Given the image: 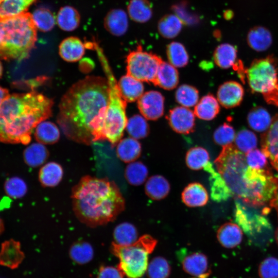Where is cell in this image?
<instances>
[{
    "instance_id": "6da1fadb",
    "label": "cell",
    "mask_w": 278,
    "mask_h": 278,
    "mask_svg": "<svg viewBox=\"0 0 278 278\" xmlns=\"http://www.w3.org/2000/svg\"><path fill=\"white\" fill-rule=\"evenodd\" d=\"M109 93L107 79L96 76H88L68 90L61 99L57 116V122L68 138L86 145L105 141Z\"/></svg>"
},
{
    "instance_id": "7a4b0ae2",
    "label": "cell",
    "mask_w": 278,
    "mask_h": 278,
    "mask_svg": "<svg viewBox=\"0 0 278 278\" xmlns=\"http://www.w3.org/2000/svg\"><path fill=\"white\" fill-rule=\"evenodd\" d=\"M217 170L235 197L246 204L262 206L269 202L276 185V178L269 169H257L247 163L245 153L231 144L214 161Z\"/></svg>"
},
{
    "instance_id": "3957f363",
    "label": "cell",
    "mask_w": 278,
    "mask_h": 278,
    "mask_svg": "<svg viewBox=\"0 0 278 278\" xmlns=\"http://www.w3.org/2000/svg\"><path fill=\"white\" fill-rule=\"evenodd\" d=\"M71 198L77 218L91 227L114 220L125 209V200L118 187L107 178L82 177L73 187Z\"/></svg>"
},
{
    "instance_id": "277c9868",
    "label": "cell",
    "mask_w": 278,
    "mask_h": 278,
    "mask_svg": "<svg viewBox=\"0 0 278 278\" xmlns=\"http://www.w3.org/2000/svg\"><path fill=\"white\" fill-rule=\"evenodd\" d=\"M53 104L36 91L9 95L0 106V141L29 143L33 130L52 115Z\"/></svg>"
},
{
    "instance_id": "5b68a950",
    "label": "cell",
    "mask_w": 278,
    "mask_h": 278,
    "mask_svg": "<svg viewBox=\"0 0 278 278\" xmlns=\"http://www.w3.org/2000/svg\"><path fill=\"white\" fill-rule=\"evenodd\" d=\"M37 39V28L30 13L0 20L1 59L21 61L27 58Z\"/></svg>"
},
{
    "instance_id": "8992f818",
    "label": "cell",
    "mask_w": 278,
    "mask_h": 278,
    "mask_svg": "<svg viewBox=\"0 0 278 278\" xmlns=\"http://www.w3.org/2000/svg\"><path fill=\"white\" fill-rule=\"evenodd\" d=\"M109 86V102L104 122V137L114 147L121 140L127 123V102L121 97L117 82L102 50L95 44Z\"/></svg>"
},
{
    "instance_id": "52a82bcc",
    "label": "cell",
    "mask_w": 278,
    "mask_h": 278,
    "mask_svg": "<svg viewBox=\"0 0 278 278\" xmlns=\"http://www.w3.org/2000/svg\"><path fill=\"white\" fill-rule=\"evenodd\" d=\"M157 240L149 235L141 236L134 243L121 246L113 242L111 251L119 259L118 268L128 278H141L147 271L148 256Z\"/></svg>"
},
{
    "instance_id": "ba28073f",
    "label": "cell",
    "mask_w": 278,
    "mask_h": 278,
    "mask_svg": "<svg viewBox=\"0 0 278 278\" xmlns=\"http://www.w3.org/2000/svg\"><path fill=\"white\" fill-rule=\"evenodd\" d=\"M246 75L253 92L262 94L267 102L278 105V71L274 57L255 59Z\"/></svg>"
},
{
    "instance_id": "9c48e42d",
    "label": "cell",
    "mask_w": 278,
    "mask_h": 278,
    "mask_svg": "<svg viewBox=\"0 0 278 278\" xmlns=\"http://www.w3.org/2000/svg\"><path fill=\"white\" fill-rule=\"evenodd\" d=\"M162 61L158 56L137 47L127 56V74L140 81L153 83Z\"/></svg>"
},
{
    "instance_id": "30bf717a",
    "label": "cell",
    "mask_w": 278,
    "mask_h": 278,
    "mask_svg": "<svg viewBox=\"0 0 278 278\" xmlns=\"http://www.w3.org/2000/svg\"><path fill=\"white\" fill-rule=\"evenodd\" d=\"M241 201V200H240ZM235 220L241 229L247 234L253 235L259 233L265 228H270L268 221L258 214H253L248 211L245 203L236 199L235 210Z\"/></svg>"
},
{
    "instance_id": "8fae6325",
    "label": "cell",
    "mask_w": 278,
    "mask_h": 278,
    "mask_svg": "<svg viewBox=\"0 0 278 278\" xmlns=\"http://www.w3.org/2000/svg\"><path fill=\"white\" fill-rule=\"evenodd\" d=\"M138 108L146 119L155 120L164 113V98L157 91L144 93L137 100Z\"/></svg>"
},
{
    "instance_id": "7c38bea8",
    "label": "cell",
    "mask_w": 278,
    "mask_h": 278,
    "mask_svg": "<svg viewBox=\"0 0 278 278\" xmlns=\"http://www.w3.org/2000/svg\"><path fill=\"white\" fill-rule=\"evenodd\" d=\"M167 119L170 127L177 133L187 134L195 129V115L188 108L179 106L172 109Z\"/></svg>"
},
{
    "instance_id": "4fadbf2b",
    "label": "cell",
    "mask_w": 278,
    "mask_h": 278,
    "mask_svg": "<svg viewBox=\"0 0 278 278\" xmlns=\"http://www.w3.org/2000/svg\"><path fill=\"white\" fill-rule=\"evenodd\" d=\"M260 143L262 150L278 171V114L272 118L270 127L262 134Z\"/></svg>"
},
{
    "instance_id": "5bb4252c",
    "label": "cell",
    "mask_w": 278,
    "mask_h": 278,
    "mask_svg": "<svg viewBox=\"0 0 278 278\" xmlns=\"http://www.w3.org/2000/svg\"><path fill=\"white\" fill-rule=\"evenodd\" d=\"M244 96L242 86L235 81L224 82L219 87L217 93L219 103L227 109L238 106L242 102Z\"/></svg>"
},
{
    "instance_id": "9a60e30c",
    "label": "cell",
    "mask_w": 278,
    "mask_h": 278,
    "mask_svg": "<svg viewBox=\"0 0 278 278\" xmlns=\"http://www.w3.org/2000/svg\"><path fill=\"white\" fill-rule=\"evenodd\" d=\"M183 270L197 278H207L211 273L207 258L200 252L192 253L182 260Z\"/></svg>"
},
{
    "instance_id": "2e32d148",
    "label": "cell",
    "mask_w": 278,
    "mask_h": 278,
    "mask_svg": "<svg viewBox=\"0 0 278 278\" xmlns=\"http://www.w3.org/2000/svg\"><path fill=\"white\" fill-rule=\"evenodd\" d=\"M24 254L19 241L10 239L3 242L0 250V265L14 269L22 262Z\"/></svg>"
},
{
    "instance_id": "e0dca14e",
    "label": "cell",
    "mask_w": 278,
    "mask_h": 278,
    "mask_svg": "<svg viewBox=\"0 0 278 278\" xmlns=\"http://www.w3.org/2000/svg\"><path fill=\"white\" fill-rule=\"evenodd\" d=\"M248 46L256 51L267 50L272 45V35L270 30L263 26H255L251 28L247 34Z\"/></svg>"
},
{
    "instance_id": "ac0fdd59",
    "label": "cell",
    "mask_w": 278,
    "mask_h": 278,
    "mask_svg": "<svg viewBox=\"0 0 278 278\" xmlns=\"http://www.w3.org/2000/svg\"><path fill=\"white\" fill-rule=\"evenodd\" d=\"M203 169L210 174L211 196L214 201L222 202L233 197L224 180L211 162Z\"/></svg>"
},
{
    "instance_id": "d6986e66",
    "label": "cell",
    "mask_w": 278,
    "mask_h": 278,
    "mask_svg": "<svg viewBox=\"0 0 278 278\" xmlns=\"http://www.w3.org/2000/svg\"><path fill=\"white\" fill-rule=\"evenodd\" d=\"M117 86L121 97L127 102L138 100L144 94V87L142 81L128 74L120 78Z\"/></svg>"
},
{
    "instance_id": "ffe728a7",
    "label": "cell",
    "mask_w": 278,
    "mask_h": 278,
    "mask_svg": "<svg viewBox=\"0 0 278 278\" xmlns=\"http://www.w3.org/2000/svg\"><path fill=\"white\" fill-rule=\"evenodd\" d=\"M181 198L183 203L189 207H200L206 204L208 195L206 188L198 182L189 184L183 190Z\"/></svg>"
},
{
    "instance_id": "44dd1931",
    "label": "cell",
    "mask_w": 278,
    "mask_h": 278,
    "mask_svg": "<svg viewBox=\"0 0 278 278\" xmlns=\"http://www.w3.org/2000/svg\"><path fill=\"white\" fill-rule=\"evenodd\" d=\"M242 229L234 223L227 222L221 225L217 232V238L222 246L233 248L238 246L242 239Z\"/></svg>"
},
{
    "instance_id": "7402d4cb",
    "label": "cell",
    "mask_w": 278,
    "mask_h": 278,
    "mask_svg": "<svg viewBox=\"0 0 278 278\" xmlns=\"http://www.w3.org/2000/svg\"><path fill=\"white\" fill-rule=\"evenodd\" d=\"M85 46L78 38L68 37L61 42L59 45V55L65 61L76 62L84 54Z\"/></svg>"
},
{
    "instance_id": "603a6c76",
    "label": "cell",
    "mask_w": 278,
    "mask_h": 278,
    "mask_svg": "<svg viewBox=\"0 0 278 278\" xmlns=\"http://www.w3.org/2000/svg\"><path fill=\"white\" fill-rule=\"evenodd\" d=\"M179 83V73L176 67L162 61L153 84L167 90L175 89Z\"/></svg>"
},
{
    "instance_id": "cb8c5ba5",
    "label": "cell",
    "mask_w": 278,
    "mask_h": 278,
    "mask_svg": "<svg viewBox=\"0 0 278 278\" xmlns=\"http://www.w3.org/2000/svg\"><path fill=\"white\" fill-rule=\"evenodd\" d=\"M105 26L110 33L114 36L123 35L127 31L128 27L127 13L120 9H112L105 18Z\"/></svg>"
},
{
    "instance_id": "d4e9b609",
    "label": "cell",
    "mask_w": 278,
    "mask_h": 278,
    "mask_svg": "<svg viewBox=\"0 0 278 278\" xmlns=\"http://www.w3.org/2000/svg\"><path fill=\"white\" fill-rule=\"evenodd\" d=\"M142 147L140 143L133 137L120 140L117 143L116 154L118 158L125 163H131L140 156Z\"/></svg>"
},
{
    "instance_id": "484cf974",
    "label": "cell",
    "mask_w": 278,
    "mask_h": 278,
    "mask_svg": "<svg viewBox=\"0 0 278 278\" xmlns=\"http://www.w3.org/2000/svg\"><path fill=\"white\" fill-rule=\"evenodd\" d=\"M170 186L168 180L161 175L150 177L145 185L146 195L151 199L160 200L165 198L169 194Z\"/></svg>"
},
{
    "instance_id": "4316f807",
    "label": "cell",
    "mask_w": 278,
    "mask_h": 278,
    "mask_svg": "<svg viewBox=\"0 0 278 278\" xmlns=\"http://www.w3.org/2000/svg\"><path fill=\"white\" fill-rule=\"evenodd\" d=\"M219 102L213 95L207 94L202 97L195 106V115L204 120L213 119L220 110Z\"/></svg>"
},
{
    "instance_id": "83f0119b",
    "label": "cell",
    "mask_w": 278,
    "mask_h": 278,
    "mask_svg": "<svg viewBox=\"0 0 278 278\" xmlns=\"http://www.w3.org/2000/svg\"><path fill=\"white\" fill-rule=\"evenodd\" d=\"M237 50L229 43H222L215 49L213 58L216 64L223 69H228L237 64Z\"/></svg>"
},
{
    "instance_id": "f1b7e54d",
    "label": "cell",
    "mask_w": 278,
    "mask_h": 278,
    "mask_svg": "<svg viewBox=\"0 0 278 278\" xmlns=\"http://www.w3.org/2000/svg\"><path fill=\"white\" fill-rule=\"evenodd\" d=\"M63 175L62 166L55 162H51L43 166L39 172V180L44 187H54L61 181Z\"/></svg>"
},
{
    "instance_id": "f546056e",
    "label": "cell",
    "mask_w": 278,
    "mask_h": 278,
    "mask_svg": "<svg viewBox=\"0 0 278 278\" xmlns=\"http://www.w3.org/2000/svg\"><path fill=\"white\" fill-rule=\"evenodd\" d=\"M272 119L268 111L262 107L252 108L247 116L249 127L258 132H265L270 127Z\"/></svg>"
},
{
    "instance_id": "4dcf8cb0",
    "label": "cell",
    "mask_w": 278,
    "mask_h": 278,
    "mask_svg": "<svg viewBox=\"0 0 278 278\" xmlns=\"http://www.w3.org/2000/svg\"><path fill=\"white\" fill-rule=\"evenodd\" d=\"M37 0H0V20L26 12Z\"/></svg>"
},
{
    "instance_id": "1f68e13d",
    "label": "cell",
    "mask_w": 278,
    "mask_h": 278,
    "mask_svg": "<svg viewBox=\"0 0 278 278\" xmlns=\"http://www.w3.org/2000/svg\"><path fill=\"white\" fill-rule=\"evenodd\" d=\"M127 10L130 18L138 23L148 21L152 14V5L148 0H131Z\"/></svg>"
},
{
    "instance_id": "d6a6232c",
    "label": "cell",
    "mask_w": 278,
    "mask_h": 278,
    "mask_svg": "<svg viewBox=\"0 0 278 278\" xmlns=\"http://www.w3.org/2000/svg\"><path fill=\"white\" fill-rule=\"evenodd\" d=\"M56 19L57 24L61 29L70 31L78 27L80 16L76 9L70 6H66L59 10Z\"/></svg>"
},
{
    "instance_id": "836d02e7",
    "label": "cell",
    "mask_w": 278,
    "mask_h": 278,
    "mask_svg": "<svg viewBox=\"0 0 278 278\" xmlns=\"http://www.w3.org/2000/svg\"><path fill=\"white\" fill-rule=\"evenodd\" d=\"M49 157L47 148L40 143H33L24 151L23 158L27 165L36 167L44 164Z\"/></svg>"
},
{
    "instance_id": "e575fe53",
    "label": "cell",
    "mask_w": 278,
    "mask_h": 278,
    "mask_svg": "<svg viewBox=\"0 0 278 278\" xmlns=\"http://www.w3.org/2000/svg\"><path fill=\"white\" fill-rule=\"evenodd\" d=\"M34 137L42 144H53L60 138V131L57 126L49 121H42L36 127Z\"/></svg>"
},
{
    "instance_id": "d590c367",
    "label": "cell",
    "mask_w": 278,
    "mask_h": 278,
    "mask_svg": "<svg viewBox=\"0 0 278 278\" xmlns=\"http://www.w3.org/2000/svg\"><path fill=\"white\" fill-rule=\"evenodd\" d=\"M182 26V21L179 16L172 14H167L159 21L158 30L163 37L171 39L178 35Z\"/></svg>"
},
{
    "instance_id": "8d00e7d4",
    "label": "cell",
    "mask_w": 278,
    "mask_h": 278,
    "mask_svg": "<svg viewBox=\"0 0 278 278\" xmlns=\"http://www.w3.org/2000/svg\"><path fill=\"white\" fill-rule=\"evenodd\" d=\"M113 237L114 242L121 246L131 245L139 238L136 227L129 222H123L117 225L114 230Z\"/></svg>"
},
{
    "instance_id": "74e56055",
    "label": "cell",
    "mask_w": 278,
    "mask_h": 278,
    "mask_svg": "<svg viewBox=\"0 0 278 278\" xmlns=\"http://www.w3.org/2000/svg\"><path fill=\"white\" fill-rule=\"evenodd\" d=\"M208 151L201 147L190 148L186 154L185 162L187 167L194 170L204 169L210 162Z\"/></svg>"
},
{
    "instance_id": "f35d334b",
    "label": "cell",
    "mask_w": 278,
    "mask_h": 278,
    "mask_svg": "<svg viewBox=\"0 0 278 278\" xmlns=\"http://www.w3.org/2000/svg\"><path fill=\"white\" fill-rule=\"evenodd\" d=\"M169 63L175 67H183L189 61V56L184 46L178 42L169 43L166 49Z\"/></svg>"
},
{
    "instance_id": "ab89813d",
    "label": "cell",
    "mask_w": 278,
    "mask_h": 278,
    "mask_svg": "<svg viewBox=\"0 0 278 278\" xmlns=\"http://www.w3.org/2000/svg\"><path fill=\"white\" fill-rule=\"evenodd\" d=\"M148 175L147 167L140 161L130 163L125 169V175L128 182L134 186L142 184Z\"/></svg>"
},
{
    "instance_id": "60d3db41",
    "label": "cell",
    "mask_w": 278,
    "mask_h": 278,
    "mask_svg": "<svg viewBox=\"0 0 278 278\" xmlns=\"http://www.w3.org/2000/svg\"><path fill=\"white\" fill-rule=\"evenodd\" d=\"M31 15L36 28L43 32L51 30L56 23V18L53 13L46 8H37Z\"/></svg>"
},
{
    "instance_id": "b9f144b4",
    "label": "cell",
    "mask_w": 278,
    "mask_h": 278,
    "mask_svg": "<svg viewBox=\"0 0 278 278\" xmlns=\"http://www.w3.org/2000/svg\"><path fill=\"white\" fill-rule=\"evenodd\" d=\"M126 128L131 137L136 140L146 137L149 133V127L146 118L138 114L128 119Z\"/></svg>"
},
{
    "instance_id": "7bdbcfd3",
    "label": "cell",
    "mask_w": 278,
    "mask_h": 278,
    "mask_svg": "<svg viewBox=\"0 0 278 278\" xmlns=\"http://www.w3.org/2000/svg\"><path fill=\"white\" fill-rule=\"evenodd\" d=\"M175 98L182 106L192 107L196 106L199 101V92L196 88L192 85L182 84L177 89Z\"/></svg>"
},
{
    "instance_id": "ee69618b",
    "label": "cell",
    "mask_w": 278,
    "mask_h": 278,
    "mask_svg": "<svg viewBox=\"0 0 278 278\" xmlns=\"http://www.w3.org/2000/svg\"><path fill=\"white\" fill-rule=\"evenodd\" d=\"M69 254L74 262L79 264H84L89 262L93 258L94 251L89 243L85 241H78L71 246Z\"/></svg>"
},
{
    "instance_id": "f6af8a7d",
    "label": "cell",
    "mask_w": 278,
    "mask_h": 278,
    "mask_svg": "<svg viewBox=\"0 0 278 278\" xmlns=\"http://www.w3.org/2000/svg\"><path fill=\"white\" fill-rule=\"evenodd\" d=\"M147 272L149 278H168L170 266L165 258L157 256L148 264Z\"/></svg>"
},
{
    "instance_id": "bcb514c9",
    "label": "cell",
    "mask_w": 278,
    "mask_h": 278,
    "mask_svg": "<svg viewBox=\"0 0 278 278\" xmlns=\"http://www.w3.org/2000/svg\"><path fill=\"white\" fill-rule=\"evenodd\" d=\"M234 142L237 148L246 153L256 148L257 138L252 131L248 129H242L236 134Z\"/></svg>"
},
{
    "instance_id": "7dc6e473",
    "label": "cell",
    "mask_w": 278,
    "mask_h": 278,
    "mask_svg": "<svg viewBox=\"0 0 278 278\" xmlns=\"http://www.w3.org/2000/svg\"><path fill=\"white\" fill-rule=\"evenodd\" d=\"M235 136L236 133L233 127L227 123H224L214 131L213 140L216 144L223 147L232 144Z\"/></svg>"
},
{
    "instance_id": "c3c4849f",
    "label": "cell",
    "mask_w": 278,
    "mask_h": 278,
    "mask_svg": "<svg viewBox=\"0 0 278 278\" xmlns=\"http://www.w3.org/2000/svg\"><path fill=\"white\" fill-rule=\"evenodd\" d=\"M4 188L6 194L12 198H20L23 197L27 192V185L20 178L13 177L7 180Z\"/></svg>"
},
{
    "instance_id": "681fc988",
    "label": "cell",
    "mask_w": 278,
    "mask_h": 278,
    "mask_svg": "<svg viewBox=\"0 0 278 278\" xmlns=\"http://www.w3.org/2000/svg\"><path fill=\"white\" fill-rule=\"evenodd\" d=\"M258 273L260 278H278V258L268 257L259 264Z\"/></svg>"
},
{
    "instance_id": "f907efd6",
    "label": "cell",
    "mask_w": 278,
    "mask_h": 278,
    "mask_svg": "<svg viewBox=\"0 0 278 278\" xmlns=\"http://www.w3.org/2000/svg\"><path fill=\"white\" fill-rule=\"evenodd\" d=\"M247 164L251 168L257 169H266L267 157L262 150L252 149L245 153Z\"/></svg>"
},
{
    "instance_id": "816d5d0a",
    "label": "cell",
    "mask_w": 278,
    "mask_h": 278,
    "mask_svg": "<svg viewBox=\"0 0 278 278\" xmlns=\"http://www.w3.org/2000/svg\"><path fill=\"white\" fill-rule=\"evenodd\" d=\"M124 275L118 268L102 266L99 269L97 278H123Z\"/></svg>"
},
{
    "instance_id": "f5cc1de1",
    "label": "cell",
    "mask_w": 278,
    "mask_h": 278,
    "mask_svg": "<svg viewBox=\"0 0 278 278\" xmlns=\"http://www.w3.org/2000/svg\"><path fill=\"white\" fill-rule=\"evenodd\" d=\"M269 202L270 206L275 210L278 217V177L276 178L275 188Z\"/></svg>"
},
{
    "instance_id": "db71d44e",
    "label": "cell",
    "mask_w": 278,
    "mask_h": 278,
    "mask_svg": "<svg viewBox=\"0 0 278 278\" xmlns=\"http://www.w3.org/2000/svg\"><path fill=\"white\" fill-rule=\"evenodd\" d=\"M9 95L8 90L0 86V106Z\"/></svg>"
},
{
    "instance_id": "11a10c76",
    "label": "cell",
    "mask_w": 278,
    "mask_h": 278,
    "mask_svg": "<svg viewBox=\"0 0 278 278\" xmlns=\"http://www.w3.org/2000/svg\"><path fill=\"white\" fill-rule=\"evenodd\" d=\"M224 18L227 20L232 19L233 16V12L232 11L228 10L224 12Z\"/></svg>"
},
{
    "instance_id": "9f6ffc18",
    "label": "cell",
    "mask_w": 278,
    "mask_h": 278,
    "mask_svg": "<svg viewBox=\"0 0 278 278\" xmlns=\"http://www.w3.org/2000/svg\"><path fill=\"white\" fill-rule=\"evenodd\" d=\"M275 240H276V242L278 245V227L277 228L276 230H275Z\"/></svg>"
},
{
    "instance_id": "6f0895ef",
    "label": "cell",
    "mask_w": 278,
    "mask_h": 278,
    "mask_svg": "<svg viewBox=\"0 0 278 278\" xmlns=\"http://www.w3.org/2000/svg\"><path fill=\"white\" fill-rule=\"evenodd\" d=\"M4 230V225L2 222V220L0 218V234Z\"/></svg>"
},
{
    "instance_id": "680465c9",
    "label": "cell",
    "mask_w": 278,
    "mask_h": 278,
    "mask_svg": "<svg viewBox=\"0 0 278 278\" xmlns=\"http://www.w3.org/2000/svg\"><path fill=\"white\" fill-rule=\"evenodd\" d=\"M3 73V66L1 62L0 61V78L2 75Z\"/></svg>"
},
{
    "instance_id": "91938a15",
    "label": "cell",
    "mask_w": 278,
    "mask_h": 278,
    "mask_svg": "<svg viewBox=\"0 0 278 278\" xmlns=\"http://www.w3.org/2000/svg\"><path fill=\"white\" fill-rule=\"evenodd\" d=\"M195 278H197V277H195Z\"/></svg>"
}]
</instances>
